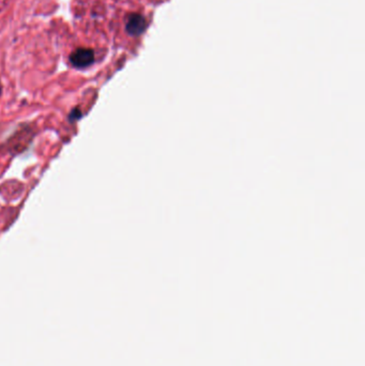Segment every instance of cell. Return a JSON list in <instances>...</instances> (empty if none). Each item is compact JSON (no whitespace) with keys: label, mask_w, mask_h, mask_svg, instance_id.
I'll use <instances>...</instances> for the list:
<instances>
[{"label":"cell","mask_w":365,"mask_h":366,"mask_svg":"<svg viewBox=\"0 0 365 366\" xmlns=\"http://www.w3.org/2000/svg\"><path fill=\"white\" fill-rule=\"evenodd\" d=\"M70 61L76 68H87L94 62V53L89 48H77L70 56Z\"/></svg>","instance_id":"6da1fadb"},{"label":"cell","mask_w":365,"mask_h":366,"mask_svg":"<svg viewBox=\"0 0 365 366\" xmlns=\"http://www.w3.org/2000/svg\"><path fill=\"white\" fill-rule=\"evenodd\" d=\"M147 28V22L140 14H132L126 22L125 30L132 37H138L143 34Z\"/></svg>","instance_id":"7a4b0ae2"}]
</instances>
